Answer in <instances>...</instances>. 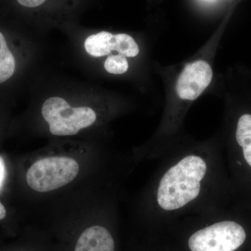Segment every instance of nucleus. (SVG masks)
I'll return each instance as SVG.
<instances>
[{
    "label": "nucleus",
    "mask_w": 251,
    "mask_h": 251,
    "mask_svg": "<svg viewBox=\"0 0 251 251\" xmlns=\"http://www.w3.org/2000/svg\"><path fill=\"white\" fill-rule=\"evenodd\" d=\"M87 53L94 57H101L115 51V34L102 31L92 34L86 39L84 44Z\"/></svg>",
    "instance_id": "7"
},
{
    "label": "nucleus",
    "mask_w": 251,
    "mask_h": 251,
    "mask_svg": "<svg viewBox=\"0 0 251 251\" xmlns=\"http://www.w3.org/2000/svg\"><path fill=\"white\" fill-rule=\"evenodd\" d=\"M115 247L113 238L108 229L94 226L80 234L74 251H115Z\"/></svg>",
    "instance_id": "6"
},
{
    "label": "nucleus",
    "mask_w": 251,
    "mask_h": 251,
    "mask_svg": "<svg viewBox=\"0 0 251 251\" xmlns=\"http://www.w3.org/2000/svg\"><path fill=\"white\" fill-rule=\"evenodd\" d=\"M41 113L49 124L52 135L68 136L77 134L82 128L90 127L97 120V115L90 107L71 106L65 99L53 97L43 104Z\"/></svg>",
    "instance_id": "2"
},
{
    "label": "nucleus",
    "mask_w": 251,
    "mask_h": 251,
    "mask_svg": "<svg viewBox=\"0 0 251 251\" xmlns=\"http://www.w3.org/2000/svg\"><path fill=\"white\" fill-rule=\"evenodd\" d=\"M6 175V169H5V165L2 158L0 157V188L2 186Z\"/></svg>",
    "instance_id": "13"
},
{
    "label": "nucleus",
    "mask_w": 251,
    "mask_h": 251,
    "mask_svg": "<svg viewBox=\"0 0 251 251\" xmlns=\"http://www.w3.org/2000/svg\"><path fill=\"white\" fill-rule=\"evenodd\" d=\"M16 69V59L10 50L6 39L0 31V84L12 77Z\"/></svg>",
    "instance_id": "9"
},
{
    "label": "nucleus",
    "mask_w": 251,
    "mask_h": 251,
    "mask_svg": "<svg viewBox=\"0 0 251 251\" xmlns=\"http://www.w3.org/2000/svg\"><path fill=\"white\" fill-rule=\"evenodd\" d=\"M6 211L4 206L0 202V220L4 219L6 217Z\"/></svg>",
    "instance_id": "14"
},
{
    "label": "nucleus",
    "mask_w": 251,
    "mask_h": 251,
    "mask_svg": "<svg viewBox=\"0 0 251 251\" xmlns=\"http://www.w3.org/2000/svg\"><path fill=\"white\" fill-rule=\"evenodd\" d=\"M236 139L243 149L246 161L251 167V115L246 114L239 118Z\"/></svg>",
    "instance_id": "8"
},
{
    "label": "nucleus",
    "mask_w": 251,
    "mask_h": 251,
    "mask_svg": "<svg viewBox=\"0 0 251 251\" xmlns=\"http://www.w3.org/2000/svg\"><path fill=\"white\" fill-rule=\"evenodd\" d=\"M115 51L126 57H136L139 53V47L132 36L126 34H115Z\"/></svg>",
    "instance_id": "10"
},
{
    "label": "nucleus",
    "mask_w": 251,
    "mask_h": 251,
    "mask_svg": "<svg viewBox=\"0 0 251 251\" xmlns=\"http://www.w3.org/2000/svg\"><path fill=\"white\" fill-rule=\"evenodd\" d=\"M206 172V163L201 157L191 155L178 162L160 181L157 192L159 206L164 210H176L196 199Z\"/></svg>",
    "instance_id": "1"
},
{
    "label": "nucleus",
    "mask_w": 251,
    "mask_h": 251,
    "mask_svg": "<svg viewBox=\"0 0 251 251\" xmlns=\"http://www.w3.org/2000/svg\"><path fill=\"white\" fill-rule=\"evenodd\" d=\"M212 69L204 61L188 64L176 82V93L179 98L195 100L204 92L212 80Z\"/></svg>",
    "instance_id": "5"
},
{
    "label": "nucleus",
    "mask_w": 251,
    "mask_h": 251,
    "mask_svg": "<svg viewBox=\"0 0 251 251\" xmlns=\"http://www.w3.org/2000/svg\"><path fill=\"white\" fill-rule=\"evenodd\" d=\"M104 68L109 74L120 75L125 74L128 69V63L126 57L121 54L108 56L104 62Z\"/></svg>",
    "instance_id": "11"
},
{
    "label": "nucleus",
    "mask_w": 251,
    "mask_h": 251,
    "mask_svg": "<svg viewBox=\"0 0 251 251\" xmlns=\"http://www.w3.org/2000/svg\"><path fill=\"white\" fill-rule=\"evenodd\" d=\"M246 239L242 226L222 221L195 232L188 240V247L191 251H235Z\"/></svg>",
    "instance_id": "4"
},
{
    "label": "nucleus",
    "mask_w": 251,
    "mask_h": 251,
    "mask_svg": "<svg viewBox=\"0 0 251 251\" xmlns=\"http://www.w3.org/2000/svg\"><path fill=\"white\" fill-rule=\"evenodd\" d=\"M50 0H17L18 4L27 9H39L45 6Z\"/></svg>",
    "instance_id": "12"
},
{
    "label": "nucleus",
    "mask_w": 251,
    "mask_h": 251,
    "mask_svg": "<svg viewBox=\"0 0 251 251\" xmlns=\"http://www.w3.org/2000/svg\"><path fill=\"white\" fill-rule=\"evenodd\" d=\"M78 173V163L74 158L67 156L46 157L31 165L26 179L31 189L46 193L72 182Z\"/></svg>",
    "instance_id": "3"
}]
</instances>
